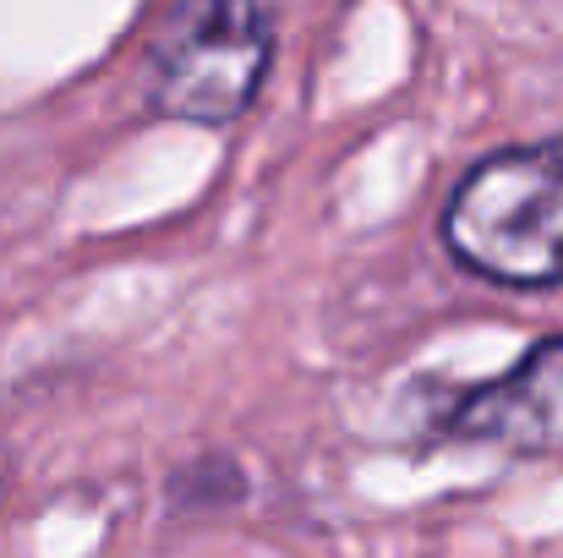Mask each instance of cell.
Segmentation results:
<instances>
[{
	"label": "cell",
	"mask_w": 563,
	"mask_h": 558,
	"mask_svg": "<svg viewBox=\"0 0 563 558\" xmlns=\"http://www.w3.org/2000/svg\"><path fill=\"white\" fill-rule=\"evenodd\" d=\"M449 252L515 291L563 280V138L498 149L465 171L443 214Z\"/></svg>",
	"instance_id": "1"
},
{
	"label": "cell",
	"mask_w": 563,
	"mask_h": 558,
	"mask_svg": "<svg viewBox=\"0 0 563 558\" xmlns=\"http://www.w3.org/2000/svg\"><path fill=\"white\" fill-rule=\"evenodd\" d=\"M274 61V11L246 0H208L176 11L148 55V105L165 121L230 127L252 110Z\"/></svg>",
	"instance_id": "2"
},
{
	"label": "cell",
	"mask_w": 563,
	"mask_h": 558,
	"mask_svg": "<svg viewBox=\"0 0 563 558\" xmlns=\"http://www.w3.org/2000/svg\"><path fill=\"white\" fill-rule=\"evenodd\" d=\"M449 427L482 444H553L563 433V340L537 346L526 368L498 383L471 389Z\"/></svg>",
	"instance_id": "3"
},
{
	"label": "cell",
	"mask_w": 563,
	"mask_h": 558,
	"mask_svg": "<svg viewBox=\"0 0 563 558\" xmlns=\"http://www.w3.org/2000/svg\"><path fill=\"white\" fill-rule=\"evenodd\" d=\"M0 499H5V471H0Z\"/></svg>",
	"instance_id": "4"
}]
</instances>
